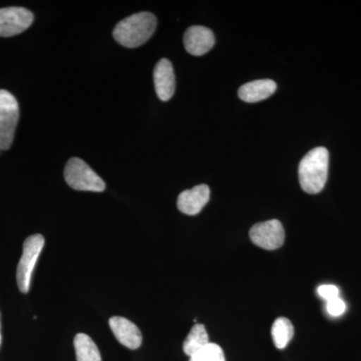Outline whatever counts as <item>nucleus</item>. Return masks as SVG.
Instances as JSON below:
<instances>
[{"label": "nucleus", "mask_w": 361, "mask_h": 361, "mask_svg": "<svg viewBox=\"0 0 361 361\" xmlns=\"http://www.w3.org/2000/svg\"><path fill=\"white\" fill-rule=\"evenodd\" d=\"M209 336L203 324H196L192 327L191 331L188 334L183 344V350L188 356H193L197 353L205 348L208 344Z\"/></svg>", "instance_id": "ddd939ff"}, {"label": "nucleus", "mask_w": 361, "mask_h": 361, "mask_svg": "<svg viewBox=\"0 0 361 361\" xmlns=\"http://www.w3.org/2000/svg\"><path fill=\"white\" fill-rule=\"evenodd\" d=\"M273 342L278 349H284L291 341L294 334V327L288 318L279 317L272 325Z\"/></svg>", "instance_id": "2eb2a0df"}, {"label": "nucleus", "mask_w": 361, "mask_h": 361, "mask_svg": "<svg viewBox=\"0 0 361 361\" xmlns=\"http://www.w3.org/2000/svg\"><path fill=\"white\" fill-rule=\"evenodd\" d=\"M210 200V188L207 185H198L182 192L178 197L177 206L180 212L194 216L201 212Z\"/></svg>", "instance_id": "9b49d317"}, {"label": "nucleus", "mask_w": 361, "mask_h": 361, "mask_svg": "<svg viewBox=\"0 0 361 361\" xmlns=\"http://www.w3.org/2000/svg\"><path fill=\"white\" fill-rule=\"evenodd\" d=\"M44 246L42 235L35 234L26 238L23 247V255L18 263L16 280L18 288L23 293H27L30 289V282L37 259Z\"/></svg>", "instance_id": "39448f33"}, {"label": "nucleus", "mask_w": 361, "mask_h": 361, "mask_svg": "<svg viewBox=\"0 0 361 361\" xmlns=\"http://www.w3.org/2000/svg\"><path fill=\"white\" fill-rule=\"evenodd\" d=\"M157 27V18L153 13H139L121 20L116 25L113 35L118 44L128 49L141 47L151 39Z\"/></svg>", "instance_id": "f03ea898"}, {"label": "nucleus", "mask_w": 361, "mask_h": 361, "mask_svg": "<svg viewBox=\"0 0 361 361\" xmlns=\"http://www.w3.org/2000/svg\"><path fill=\"white\" fill-rule=\"evenodd\" d=\"M0 345H1V332H0Z\"/></svg>", "instance_id": "6ab92c4d"}, {"label": "nucleus", "mask_w": 361, "mask_h": 361, "mask_svg": "<svg viewBox=\"0 0 361 361\" xmlns=\"http://www.w3.org/2000/svg\"><path fill=\"white\" fill-rule=\"evenodd\" d=\"M277 85L272 80H258L247 82L238 90V96L246 103L264 101L276 92Z\"/></svg>", "instance_id": "f8f14e48"}, {"label": "nucleus", "mask_w": 361, "mask_h": 361, "mask_svg": "<svg viewBox=\"0 0 361 361\" xmlns=\"http://www.w3.org/2000/svg\"><path fill=\"white\" fill-rule=\"evenodd\" d=\"M250 238L255 245L265 250H276L284 244L283 226L278 220L265 221L254 225L250 230Z\"/></svg>", "instance_id": "423d86ee"}, {"label": "nucleus", "mask_w": 361, "mask_h": 361, "mask_svg": "<svg viewBox=\"0 0 361 361\" xmlns=\"http://www.w3.org/2000/svg\"><path fill=\"white\" fill-rule=\"evenodd\" d=\"M326 310L329 315L334 316V317H338V316H341L345 312L346 304L342 300L341 297H337L336 299L327 301Z\"/></svg>", "instance_id": "f3484780"}, {"label": "nucleus", "mask_w": 361, "mask_h": 361, "mask_svg": "<svg viewBox=\"0 0 361 361\" xmlns=\"http://www.w3.org/2000/svg\"><path fill=\"white\" fill-rule=\"evenodd\" d=\"M63 174L68 186L77 191L101 193L106 189L104 180L82 159L71 158Z\"/></svg>", "instance_id": "7ed1b4c3"}, {"label": "nucleus", "mask_w": 361, "mask_h": 361, "mask_svg": "<svg viewBox=\"0 0 361 361\" xmlns=\"http://www.w3.org/2000/svg\"><path fill=\"white\" fill-rule=\"evenodd\" d=\"M18 120L20 106L16 97L6 90H0V153L11 149Z\"/></svg>", "instance_id": "20e7f679"}, {"label": "nucleus", "mask_w": 361, "mask_h": 361, "mask_svg": "<svg viewBox=\"0 0 361 361\" xmlns=\"http://www.w3.org/2000/svg\"><path fill=\"white\" fill-rule=\"evenodd\" d=\"M33 23V14L23 7L0 8V37H11L25 32Z\"/></svg>", "instance_id": "0eeeda50"}, {"label": "nucleus", "mask_w": 361, "mask_h": 361, "mask_svg": "<svg viewBox=\"0 0 361 361\" xmlns=\"http://www.w3.org/2000/svg\"><path fill=\"white\" fill-rule=\"evenodd\" d=\"M329 153L324 147L311 149L299 164L298 176L300 186L308 194H318L327 182Z\"/></svg>", "instance_id": "f257e3e1"}, {"label": "nucleus", "mask_w": 361, "mask_h": 361, "mask_svg": "<svg viewBox=\"0 0 361 361\" xmlns=\"http://www.w3.org/2000/svg\"><path fill=\"white\" fill-rule=\"evenodd\" d=\"M318 295L324 299L325 301H330L339 297V289L336 285H320L317 289Z\"/></svg>", "instance_id": "a211bd4d"}, {"label": "nucleus", "mask_w": 361, "mask_h": 361, "mask_svg": "<svg viewBox=\"0 0 361 361\" xmlns=\"http://www.w3.org/2000/svg\"><path fill=\"white\" fill-rule=\"evenodd\" d=\"M109 324L116 341L126 348L137 349L142 345V336L139 327L129 319L121 316H114L109 320Z\"/></svg>", "instance_id": "1a4fd4ad"}, {"label": "nucleus", "mask_w": 361, "mask_h": 361, "mask_svg": "<svg viewBox=\"0 0 361 361\" xmlns=\"http://www.w3.org/2000/svg\"><path fill=\"white\" fill-rule=\"evenodd\" d=\"M214 44H215V35L210 28H207L205 26H191L185 32V49L192 56H203L212 49Z\"/></svg>", "instance_id": "6e6552de"}, {"label": "nucleus", "mask_w": 361, "mask_h": 361, "mask_svg": "<svg viewBox=\"0 0 361 361\" xmlns=\"http://www.w3.org/2000/svg\"><path fill=\"white\" fill-rule=\"evenodd\" d=\"M189 361H226L224 353L218 344L209 343L205 348L191 356Z\"/></svg>", "instance_id": "dca6fc26"}, {"label": "nucleus", "mask_w": 361, "mask_h": 361, "mask_svg": "<svg viewBox=\"0 0 361 361\" xmlns=\"http://www.w3.org/2000/svg\"><path fill=\"white\" fill-rule=\"evenodd\" d=\"M73 344H75L77 361H102L101 353L97 344L87 334H77Z\"/></svg>", "instance_id": "4468645a"}, {"label": "nucleus", "mask_w": 361, "mask_h": 361, "mask_svg": "<svg viewBox=\"0 0 361 361\" xmlns=\"http://www.w3.org/2000/svg\"><path fill=\"white\" fill-rule=\"evenodd\" d=\"M154 82L157 96L163 102H167L174 96L176 78L172 63L167 59H161L154 70Z\"/></svg>", "instance_id": "9d476101"}]
</instances>
